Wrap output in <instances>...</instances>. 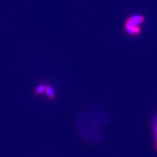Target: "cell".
Segmentation results:
<instances>
[{
	"label": "cell",
	"mask_w": 157,
	"mask_h": 157,
	"mask_svg": "<svg viewBox=\"0 0 157 157\" xmlns=\"http://www.w3.org/2000/svg\"><path fill=\"white\" fill-rule=\"evenodd\" d=\"M146 21V15L143 13H137L128 16L122 25L124 33L132 38L140 37L143 33V25Z\"/></svg>",
	"instance_id": "6da1fadb"
},
{
	"label": "cell",
	"mask_w": 157,
	"mask_h": 157,
	"mask_svg": "<svg viewBox=\"0 0 157 157\" xmlns=\"http://www.w3.org/2000/svg\"><path fill=\"white\" fill-rule=\"evenodd\" d=\"M45 94L50 100H52L56 98V94H55L54 90L50 86L48 85V86H45Z\"/></svg>",
	"instance_id": "7a4b0ae2"
},
{
	"label": "cell",
	"mask_w": 157,
	"mask_h": 157,
	"mask_svg": "<svg viewBox=\"0 0 157 157\" xmlns=\"http://www.w3.org/2000/svg\"><path fill=\"white\" fill-rule=\"evenodd\" d=\"M153 134L154 136V147L157 151V117L153 123Z\"/></svg>",
	"instance_id": "3957f363"
},
{
	"label": "cell",
	"mask_w": 157,
	"mask_h": 157,
	"mask_svg": "<svg viewBox=\"0 0 157 157\" xmlns=\"http://www.w3.org/2000/svg\"><path fill=\"white\" fill-rule=\"evenodd\" d=\"M45 86L43 84H41L39 86L35 91V93L37 95H40L41 94H43L44 92H45Z\"/></svg>",
	"instance_id": "277c9868"
}]
</instances>
